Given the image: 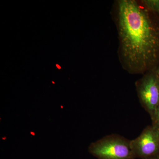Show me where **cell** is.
<instances>
[{"instance_id":"10","label":"cell","mask_w":159,"mask_h":159,"mask_svg":"<svg viewBox=\"0 0 159 159\" xmlns=\"http://www.w3.org/2000/svg\"><path fill=\"white\" fill-rule=\"evenodd\" d=\"M157 74V73H156ZM157 74V77L158 80V83L159 84V74Z\"/></svg>"},{"instance_id":"6","label":"cell","mask_w":159,"mask_h":159,"mask_svg":"<svg viewBox=\"0 0 159 159\" xmlns=\"http://www.w3.org/2000/svg\"><path fill=\"white\" fill-rule=\"evenodd\" d=\"M152 126L159 130V105L151 117Z\"/></svg>"},{"instance_id":"4","label":"cell","mask_w":159,"mask_h":159,"mask_svg":"<svg viewBox=\"0 0 159 159\" xmlns=\"http://www.w3.org/2000/svg\"><path fill=\"white\" fill-rule=\"evenodd\" d=\"M131 143L136 158L159 157V130L152 125L145 127L140 135L131 140Z\"/></svg>"},{"instance_id":"9","label":"cell","mask_w":159,"mask_h":159,"mask_svg":"<svg viewBox=\"0 0 159 159\" xmlns=\"http://www.w3.org/2000/svg\"><path fill=\"white\" fill-rule=\"evenodd\" d=\"M56 67H57V68H58V69H60L61 68V67L60 66L58 65L57 64L56 65Z\"/></svg>"},{"instance_id":"3","label":"cell","mask_w":159,"mask_h":159,"mask_svg":"<svg viewBox=\"0 0 159 159\" xmlns=\"http://www.w3.org/2000/svg\"><path fill=\"white\" fill-rule=\"evenodd\" d=\"M135 84L139 102L151 117L159 105V84L156 73L152 71L145 73Z\"/></svg>"},{"instance_id":"7","label":"cell","mask_w":159,"mask_h":159,"mask_svg":"<svg viewBox=\"0 0 159 159\" xmlns=\"http://www.w3.org/2000/svg\"><path fill=\"white\" fill-rule=\"evenodd\" d=\"M155 71L157 74H159V65L157 67V69H156Z\"/></svg>"},{"instance_id":"5","label":"cell","mask_w":159,"mask_h":159,"mask_svg":"<svg viewBox=\"0 0 159 159\" xmlns=\"http://www.w3.org/2000/svg\"><path fill=\"white\" fill-rule=\"evenodd\" d=\"M141 2L147 9L159 16V0H141Z\"/></svg>"},{"instance_id":"8","label":"cell","mask_w":159,"mask_h":159,"mask_svg":"<svg viewBox=\"0 0 159 159\" xmlns=\"http://www.w3.org/2000/svg\"><path fill=\"white\" fill-rule=\"evenodd\" d=\"M147 159H159V157H157L151 158H149Z\"/></svg>"},{"instance_id":"1","label":"cell","mask_w":159,"mask_h":159,"mask_svg":"<svg viewBox=\"0 0 159 159\" xmlns=\"http://www.w3.org/2000/svg\"><path fill=\"white\" fill-rule=\"evenodd\" d=\"M111 16L116 28L118 57L132 75L155 71L159 65V16L141 0H116Z\"/></svg>"},{"instance_id":"2","label":"cell","mask_w":159,"mask_h":159,"mask_svg":"<svg viewBox=\"0 0 159 159\" xmlns=\"http://www.w3.org/2000/svg\"><path fill=\"white\" fill-rule=\"evenodd\" d=\"M91 154L98 159H135L131 140L118 134H111L92 143Z\"/></svg>"}]
</instances>
